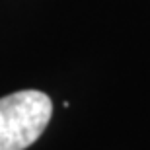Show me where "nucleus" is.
<instances>
[{"mask_svg":"<svg viewBox=\"0 0 150 150\" xmlns=\"http://www.w3.org/2000/svg\"><path fill=\"white\" fill-rule=\"evenodd\" d=\"M53 117L45 92L20 90L0 98V150H25L37 142Z\"/></svg>","mask_w":150,"mask_h":150,"instance_id":"f257e3e1","label":"nucleus"}]
</instances>
